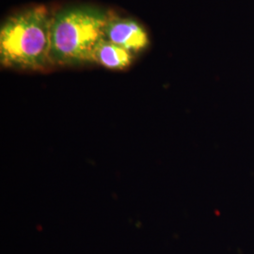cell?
<instances>
[{
  "label": "cell",
  "instance_id": "cell-1",
  "mask_svg": "<svg viewBox=\"0 0 254 254\" xmlns=\"http://www.w3.org/2000/svg\"><path fill=\"white\" fill-rule=\"evenodd\" d=\"M52 14L44 5L21 9L0 27V64L9 69L43 71L50 57Z\"/></svg>",
  "mask_w": 254,
  "mask_h": 254
},
{
  "label": "cell",
  "instance_id": "cell-2",
  "mask_svg": "<svg viewBox=\"0 0 254 254\" xmlns=\"http://www.w3.org/2000/svg\"><path fill=\"white\" fill-rule=\"evenodd\" d=\"M109 11L91 5L70 6L52 14V65L93 64V50L103 37Z\"/></svg>",
  "mask_w": 254,
  "mask_h": 254
},
{
  "label": "cell",
  "instance_id": "cell-3",
  "mask_svg": "<svg viewBox=\"0 0 254 254\" xmlns=\"http://www.w3.org/2000/svg\"><path fill=\"white\" fill-rule=\"evenodd\" d=\"M103 37L134 55L144 51L150 45L148 32L141 23L136 19L120 16L109 11Z\"/></svg>",
  "mask_w": 254,
  "mask_h": 254
},
{
  "label": "cell",
  "instance_id": "cell-4",
  "mask_svg": "<svg viewBox=\"0 0 254 254\" xmlns=\"http://www.w3.org/2000/svg\"><path fill=\"white\" fill-rule=\"evenodd\" d=\"M136 55L102 37L93 50V64L113 70L123 71L133 64Z\"/></svg>",
  "mask_w": 254,
  "mask_h": 254
}]
</instances>
